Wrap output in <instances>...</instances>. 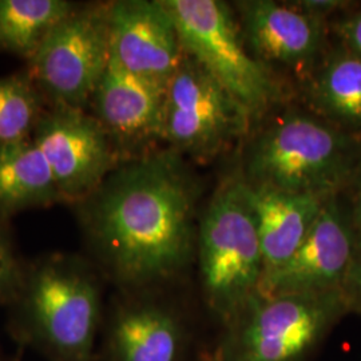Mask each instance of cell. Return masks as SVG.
I'll return each instance as SVG.
<instances>
[{"instance_id": "1", "label": "cell", "mask_w": 361, "mask_h": 361, "mask_svg": "<svg viewBox=\"0 0 361 361\" xmlns=\"http://www.w3.org/2000/svg\"><path fill=\"white\" fill-rule=\"evenodd\" d=\"M200 192L186 159L168 147L123 159L79 202L86 238L116 284L145 289L188 268Z\"/></svg>"}, {"instance_id": "2", "label": "cell", "mask_w": 361, "mask_h": 361, "mask_svg": "<svg viewBox=\"0 0 361 361\" xmlns=\"http://www.w3.org/2000/svg\"><path fill=\"white\" fill-rule=\"evenodd\" d=\"M250 130L235 174L250 186L332 197L344 193L361 164V141L308 109L288 107ZM261 121V122H262Z\"/></svg>"}, {"instance_id": "3", "label": "cell", "mask_w": 361, "mask_h": 361, "mask_svg": "<svg viewBox=\"0 0 361 361\" xmlns=\"http://www.w3.org/2000/svg\"><path fill=\"white\" fill-rule=\"evenodd\" d=\"M195 256L207 308L228 326L258 296L264 277L256 221L237 176L221 182L200 214Z\"/></svg>"}, {"instance_id": "4", "label": "cell", "mask_w": 361, "mask_h": 361, "mask_svg": "<svg viewBox=\"0 0 361 361\" xmlns=\"http://www.w3.org/2000/svg\"><path fill=\"white\" fill-rule=\"evenodd\" d=\"M16 300L27 335L55 361H90L101 323V289L80 259L51 256L26 271Z\"/></svg>"}, {"instance_id": "5", "label": "cell", "mask_w": 361, "mask_h": 361, "mask_svg": "<svg viewBox=\"0 0 361 361\" xmlns=\"http://www.w3.org/2000/svg\"><path fill=\"white\" fill-rule=\"evenodd\" d=\"M161 1L176 23L185 54L245 110L253 126L269 116L283 99L280 78L246 49L232 6L221 0Z\"/></svg>"}, {"instance_id": "6", "label": "cell", "mask_w": 361, "mask_h": 361, "mask_svg": "<svg viewBox=\"0 0 361 361\" xmlns=\"http://www.w3.org/2000/svg\"><path fill=\"white\" fill-rule=\"evenodd\" d=\"M347 313L343 290L258 295L225 326L219 361H305Z\"/></svg>"}, {"instance_id": "7", "label": "cell", "mask_w": 361, "mask_h": 361, "mask_svg": "<svg viewBox=\"0 0 361 361\" xmlns=\"http://www.w3.org/2000/svg\"><path fill=\"white\" fill-rule=\"evenodd\" d=\"M253 123L219 82L190 55L169 80L162 141L197 164H209L250 133Z\"/></svg>"}, {"instance_id": "8", "label": "cell", "mask_w": 361, "mask_h": 361, "mask_svg": "<svg viewBox=\"0 0 361 361\" xmlns=\"http://www.w3.org/2000/svg\"><path fill=\"white\" fill-rule=\"evenodd\" d=\"M110 58L109 4L75 7L30 61L28 77L52 106L85 110Z\"/></svg>"}, {"instance_id": "9", "label": "cell", "mask_w": 361, "mask_h": 361, "mask_svg": "<svg viewBox=\"0 0 361 361\" xmlns=\"http://www.w3.org/2000/svg\"><path fill=\"white\" fill-rule=\"evenodd\" d=\"M31 138L63 201H83L123 161L110 134L82 109L52 106L39 118Z\"/></svg>"}, {"instance_id": "10", "label": "cell", "mask_w": 361, "mask_h": 361, "mask_svg": "<svg viewBox=\"0 0 361 361\" xmlns=\"http://www.w3.org/2000/svg\"><path fill=\"white\" fill-rule=\"evenodd\" d=\"M233 8L246 49L276 77L281 71L304 82L329 49V23L292 1L241 0Z\"/></svg>"}, {"instance_id": "11", "label": "cell", "mask_w": 361, "mask_h": 361, "mask_svg": "<svg viewBox=\"0 0 361 361\" xmlns=\"http://www.w3.org/2000/svg\"><path fill=\"white\" fill-rule=\"evenodd\" d=\"M356 243V228L343 193L331 197L293 256L262 277L259 296L343 290Z\"/></svg>"}, {"instance_id": "12", "label": "cell", "mask_w": 361, "mask_h": 361, "mask_svg": "<svg viewBox=\"0 0 361 361\" xmlns=\"http://www.w3.org/2000/svg\"><path fill=\"white\" fill-rule=\"evenodd\" d=\"M111 56L130 73L166 85L185 51L173 18L161 0L109 3Z\"/></svg>"}, {"instance_id": "13", "label": "cell", "mask_w": 361, "mask_h": 361, "mask_svg": "<svg viewBox=\"0 0 361 361\" xmlns=\"http://www.w3.org/2000/svg\"><path fill=\"white\" fill-rule=\"evenodd\" d=\"M166 85L135 75L111 56L91 97L92 116L118 149L162 141Z\"/></svg>"}, {"instance_id": "14", "label": "cell", "mask_w": 361, "mask_h": 361, "mask_svg": "<svg viewBox=\"0 0 361 361\" xmlns=\"http://www.w3.org/2000/svg\"><path fill=\"white\" fill-rule=\"evenodd\" d=\"M243 186L256 221L265 276L293 256L331 197L288 193L250 186L245 182Z\"/></svg>"}, {"instance_id": "15", "label": "cell", "mask_w": 361, "mask_h": 361, "mask_svg": "<svg viewBox=\"0 0 361 361\" xmlns=\"http://www.w3.org/2000/svg\"><path fill=\"white\" fill-rule=\"evenodd\" d=\"M185 329L173 310L134 301L116 310L109 326L110 361H180Z\"/></svg>"}, {"instance_id": "16", "label": "cell", "mask_w": 361, "mask_h": 361, "mask_svg": "<svg viewBox=\"0 0 361 361\" xmlns=\"http://www.w3.org/2000/svg\"><path fill=\"white\" fill-rule=\"evenodd\" d=\"M305 109L361 141V58L340 44L328 49L300 83Z\"/></svg>"}, {"instance_id": "17", "label": "cell", "mask_w": 361, "mask_h": 361, "mask_svg": "<svg viewBox=\"0 0 361 361\" xmlns=\"http://www.w3.org/2000/svg\"><path fill=\"white\" fill-rule=\"evenodd\" d=\"M58 201L51 169L32 138L0 143V219Z\"/></svg>"}, {"instance_id": "18", "label": "cell", "mask_w": 361, "mask_h": 361, "mask_svg": "<svg viewBox=\"0 0 361 361\" xmlns=\"http://www.w3.org/2000/svg\"><path fill=\"white\" fill-rule=\"evenodd\" d=\"M75 7L66 0H0V51L30 62Z\"/></svg>"}, {"instance_id": "19", "label": "cell", "mask_w": 361, "mask_h": 361, "mask_svg": "<svg viewBox=\"0 0 361 361\" xmlns=\"http://www.w3.org/2000/svg\"><path fill=\"white\" fill-rule=\"evenodd\" d=\"M40 101L28 74L0 78V143L31 138L43 114Z\"/></svg>"}, {"instance_id": "20", "label": "cell", "mask_w": 361, "mask_h": 361, "mask_svg": "<svg viewBox=\"0 0 361 361\" xmlns=\"http://www.w3.org/2000/svg\"><path fill=\"white\" fill-rule=\"evenodd\" d=\"M25 277L26 271L16 255L10 234L0 219V304L18 298Z\"/></svg>"}, {"instance_id": "21", "label": "cell", "mask_w": 361, "mask_h": 361, "mask_svg": "<svg viewBox=\"0 0 361 361\" xmlns=\"http://www.w3.org/2000/svg\"><path fill=\"white\" fill-rule=\"evenodd\" d=\"M329 30L341 47L361 58V6H352L345 13L337 15L329 22Z\"/></svg>"}, {"instance_id": "22", "label": "cell", "mask_w": 361, "mask_h": 361, "mask_svg": "<svg viewBox=\"0 0 361 361\" xmlns=\"http://www.w3.org/2000/svg\"><path fill=\"white\" fill-rule=\"evenodd\" d=\"M343 295L348 304L349 312L361 314V231L357 229L353 256L343 285Z\"/></svg>"}, {"instance_id": "23", "label": "cell", "mask_w": 361, "mask_h": 361, "mask_svg": "<svg viewBox=\"0 0 361 361\" xmlns=\"http://www.w3.org/2000/svg\"><path fill=\"white\" fill-rule=\"evenodd\" d=\"M300 10L320 18L325 22H331L340 13H345L352 6L349 1L343 0H297L292 1Z\"/></svg>"}, {"instance_id": "24", "label": "cell", "mask_w": 361, "mask_h": 361, "mask_svg": "<svg viewBox=\"0 0 361 361\" xmlns=\"http://www.w3.org/2000/svg\"><path fill=\"white\" fill-rule=\"evenodd\" d=\"M345 192H348L347 201H348L352 221L355 224V228L357 231H361V164L356 170L353 178L349 182Z\"/></svg>"}, {"instance_id": "25", "label": "cell", "mask_w": 361, "mask_h": 361, "mask_svg": "<svg viewBox=\"0 0 361 361\" xmlns=\"http://www.w3.org/2000/svg\"><path fill=\"white\" fill-rule=\"evenodd\" d=\"M205 361H219V355L216 353V356H214V357H207V360Z\"/></svg>"}, {"instance_id": "26", "label": "cell", "mask_w": 361, "mask_h": 361, "mask_svg": "<svg viewBox=\"0 0 361 361\" xmlns=\"http://www.w3.org/2000/svg\"><path fill=\"white\" fill-rule=\"evenodd\" d=\"M0 361H1V360H0Z\"/></svg>"}]
</instances>
